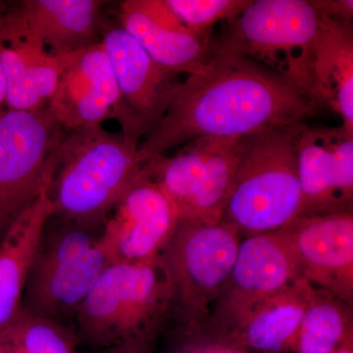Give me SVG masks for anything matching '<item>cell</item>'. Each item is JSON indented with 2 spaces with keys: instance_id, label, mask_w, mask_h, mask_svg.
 <instances>
[{
  "instance_id": "cell-1",
  "label": "cell",
  "mask_w": 353,
  "mask_h": 353,
  "mask_svg": "<svg viewBox=\"0 0 353 353\" xmlns=\"http://www.w3.org/2000/svg\"><path fill=\"white\" fill-rule=\"evenodd\" d=\"M289 79L252 59L215 50L208 68L180 83L164 117L139 143L143 164L199 138H243L319 115Z\"/></svg>"
},
{
  "instance_id": "cell-2",
  "label": "cell",
  "mask_w": 353,
  "mask_h": 353,
  "mask_svg": "<svg viewBox=\"0 0 353 353\" xmlns=\"http://www.w3.org/2000/svg\"><path fill=\"white\" fill-rule=\"evenodd\" d=\"M139 143L99 126L65 132L51 179L52 217L102 230L114 208L143 173Z\"/></svg>"
},
{
  "instance_id": "cell-3",
  "label": "cell",
  "mask_w": 353,
  "mask_h": 353,
  "mask_svg": "<svg viewBox=\"0 0 353 353\" xmlns=\"http://www.w3.org/2000/svg\"><path fill=\"white\" fill-rule=\"evenodd\" d=\"M173 301L162 255L139 263L113 262L77 312L78 336L104 350L148 345L173 309Z\"/></svg>"
},
{
  "instance_id": "cell-4",
  "label": "cell",
  "mask_w": 353,
  "mask_h": 353,
  "mask_svg": "<svg viewBox=\"0 0 353 353\" xmlns=\"http://www.w3.org/2000/svg\"><path fill=\"white\" fill-rule=\"evenodd\" d=\"M294 126L241 139L222 221L236 227L241 239L274 233L299 217L301 185Z\"/></svg>"
},
{
  "instance_id": "cell-5",
  "label": "cell",
  "mask_w": 353,
  "mask_h": 353,
  "mask_svg": "<svg viewBox=\"0 0 353 353\" xmlns=\"http://www.w3.org/2000/svg\"><path fill=\"white\" fill-rule=\"evenodd\" d=\"M323 20L313 1L252 0L240 16L230 21L215 50L273 70L312 101V66Z\"/></svg>"
},
{
  "instance_id": "cell-6",
  "label": "cell",
  "mask_w": 353,
  "mask_h": 353,
  "mask_svg": "<svg viewBox=\"0 0 353 353\" xmlns=\"http://www.w3.org/2000/svg\"><path fill=\"white\" fill-rule=\"evenodd\" d=\"M241 138H199L170 157L146 162V175L175 209L179 222L219 224L239 161Z\"/></svg>"
},
{
  "instance_id": "cell-7",
  "label": "cell",
  "mask_w": 353,
  "mask_h": 353,
  "mask_svg": "<svg viewBox=\"0 0 353 353\" xmlns=\"http://www.w3.org/2000/svg\"><path fill=\"white\" fill-rule=\"evenodd\" d=\"M241 239L233 225L179 222L162 252L173 285V309L192 331L208 326L233 269Z\"/></svg>"
},
{
  "instance_id": "cell-8",
  "label": "cell",
  "mask_w": 353,
  "mask_h": 353,
  "mask_svg": "<svg viewBox=\"0 0 353 353\" xmlns=\"http://www.w3.org/2000/svg\"><path fill=\"white\" fill-rule=\"evenodd\" d=\"M64 134L48 108L0 116V241L50 183Z\"/></svg>"
},
{
  "instance_id": "cell-9",
  "label": "cell",
  "mask_w": 353,
  "mask_h": 353,
  "mask_svg": "<svg viewBox=\"0 0 353 353\" xmlns=\"http://www.w3.org/2000/svg\"><path fill=\"white\" fill-rule=\"evenodd\" d=\"M301 278L280 232L243 239L208 325L231 334L260 304Z\"/></svg>"
},
{
  "instance_id": "cell-10",
  "label": "cell",
  "mask_w": 353,
  "mask_h": 353,
  "mask_svg": "<svg viewBox=\"0 0 353 353\" xmlns=\"http://www.w3.org/2000/svg\"><path fill=\"white\" fill-rule=\"evenodd\" d=\"M301 185L299 216L352 212L353 132L343 127L296 126Z\"/></svg>"
},
{
  "instance_id": "cell-11",
  "label": "cell",
  "mask_w": 353,
  "mask_h": 353,
  "mask_svg": "<svg viewBox=\"0 0 353 353\" xmlns=\"http://www.w3.org/2000/svg\"><path fill=\"white\" fill-rule=\"evenodd\" d=\"M101 43L119 88L129 139L139 145L168 110L179 75L158 65L121 26L105 27Z\"/></svg>"
},
{
  "instance_id": "cell-12",
  "label": "cell",
  "mask_w": 353,
  "mask_h": 353,
  "mask_svg": "<svg viewBox=\"0 0 353 353\" xmlns=\"http://www.w3.org/2000/svg\"><path fill=\"white\" fill-rule=\"evenodd\" d=\"M279 232L301 278L352 305L353 213L299 216Z\"/></svg>"
},
{
  "instance_id": "cell-13",
  "label": "cell",
  "mask_w": 353,
  "mask_h": 353,
  "mask_svg": "<svg viewBox=\"0 0 353 353\" xmlns=\"http://www.w3.org/2000/svg\"><path fill=\"white\" fill-rule=\"evenodd\" d=\"M102 0H22L7 4L0 32L19 37L55 57H68L101 43Z\"/></svg>"
},
{
  "instance_id": "cell-14",
  "label": "cell",
  "mask_w": 353,
  "mask_h": 353,
  "mask_svg": "<svg viewBox=\"0 0 353 353\" xmlns=\"http://www.w3.org/2000/svg\"><path fill=\"white\" fill-rule=\"evenodd\" d=\"M178 225L175 209L143 170L104 223L101 241L113 262L150 261L162 254Z\"/></svg>"
},
{
  "instance_id": "cell-15",
  "label": "cell",
  "mask_w": 353,
  "mask_h": 353,
  "mask_svg": "<svg viewBox=\"0 0 353 353\" xmlns=\"http://www.w3.org/2000/svg\"><path fill=\"white\" fill-rule=\"evenodd\" d=\"M48 108L65 132L116 119L129 139V122L101 43L80 51L65 69Z\"/></svg>"
},
{
  "instance_id": "cell-16",
  "label": "cell",
  "mask_w": 353,
  "mask_h": 353,
  "mask_svg": "<svg viewBox=\"0 0 353 353\" xmlns=\"http://www.w3.org/2000/svg\"><path fill=\"white\" fill-rule=\"evenodd\" d=\"M113 263L99 243L80 259L43 267H32L21 308L38 317L62 323L77 312L101 274Z\"/></svg>"
},
{
  "instance_id": "cell-17",
  "label": "cell",
  "mask_w": 353,
  "mask_h": 353,
  "mask_svg": "<svg viewBox=\"0 0 353 353\" xmlns=\"http://www.w3.org/2000/svg\"><path fill=\"white\" fill-rule=\"evenodd\" d=\"M50 185L41 190L0 241V332L19 312L39 241L53 214Z\"/></svg>"
},
{
  "instance_id": "cell-18",
  "label": "cell",
  "mask_w": 353,
  "mask_h": 353,
  "mask_svg": "<svg viewBox=\"0 0 353 353\" xmlns=\"http://www.w3.org/2000/svg\"><path fill=\"white\" fill-rule=\"evenodd\" d=\"M76 54L55 57L27 39L0 32L7 109L38 111L48 108L62 74Z\"/></svg>"
},
{
  "instance_id": "cell-19",
  "label": "cell",
  "mask_w": 353,
  "mask_h": 353,
  "mask_svg": "<svg viewBox=\"0 0 353 353\" xmlns=\"http://www.w3.org/2000/svg\"><path fill=\"white\" fill-rule=\"evenodd\" d=\"M323 16L312 66L311 99L320 108L327 106L339 114L341 127L353 132L352 22Z\"/></svg>"
},
{
  "instance_id": "cell-20",
  "label": "cell",
  "mask_w": 353,
  "mask_h": 353,
  "mask_svg": "<svg viewBox=\"0 0 353 353\" xmlns=\"http://www.w3.org/2000/svg\"><path fill=\"white\" fill-rule=\"evenodd\" d=\"M119 12L121 27L158 65L176 75L202 73L214 57L215 43L211 38L155 24L132 6V0L121 2Z\"/></svg>"
},
{
  "instance_id": "cell-21",
  "label": "cell",
  "mask_w": 353,
  "mask_h": 353,
  "mask_svg": "<svg viewBox=\"0 0 353 353\" xmlns=\"http://www.w3.org/2000/svg\"><path fill=\"white\" fill-rule=\"evenodd\" d=\"M313 289L307 281L297 279L257 306L230 336L236 343L262 352L278 353L296 347Z\"/></svg>"
},
{
  "instance_id": "cell-22",
  "label": "cell",
  "mask_w": 353,
  "mask_h": 353,
  "mask_svg": "<svg viewBox=\"0 0 353 353\" xmlns=\"http://www.w3.org/2000/svg\"><path fill=\"white\" fill-rule=\"evenodd\" d=\"M352 305L315 288L297 336V353H334L353 333Z\"/></svg>"
},
{
  "instance_id": "cell-23",
  "label": "cell",
  "mask_w": 353,
  "mask_h": 353,
  "mask_svg": "<svg viewBox=\"0 0 353 353\" xmlns=\"http://www.w3.org/2000/svg\"><path fill=\"white\" fill-rule=\"evenodd\" d=\"M0 347L6 353H78L77 336L64 324L22 308L0 332Z\"/></svg>"
},
{
  "instance_id": "cell-24",
  "label": "cell",
  "mask_w": 353,
  "mask_h": 353,
  "mask_svg": "<svg viewBox=\"0 0 353 353\" xmlns=\"http://www.w3.org/2000/svg\"><path fill=\"white\" fill-rule=\"evenodd\" d=\"M252 0H166L183 27L201 38H211L217 23L234 20Z\"/></svg>"
},
{
  "instance_id": "cell-25",
  "label": "cell",
  "mask_w": 353,
  "mask_h": 353,
  "mask_svg": "<svg viewBox=\"0 0 353 353\" xmlns=\"http://www.w3.org/2000/svg\"><path fill=\"white\" fill-rule=\"evenodd\" d=\"M132 3L155 24L176 31H188L166 3V0H132Z\"/></svg>"
},
{
  "instance_id": "cell-26",
  "label": "cell",
  "mask_w": 353,
  "mask_h": 353,
  "mask_svg": "<svg viewBox=\"0 0 353 353\" xmlns=\"http://www.w3.org/2000/svg\"><path fill=\"white\" fill-rule=\"evenodd\" d=\"M313 2L323 14L332 19L352 22V0H315Z\"/></svg>"
},
{
  "instance_id": "cell-27",
  "label": "cell",
  "mask_w": 353,
  "mask_h": 353,
  "mask_svg": "<svg viewBox=\"0 0 353 353\" xmlns=\"http://www.w3.org/2000/svg\"><path fill=\"white\" fill-rule=\"evenodd\" d=\"M106 353H148V345H127L108 348Z\"/></svg>"
},
{
  "instance_id": "cell-28",
  "label": "cell",
  "mask_w": 353,
  "mask_h": 353,
  "mask_svg": "<svg viewBox=\"0 0 353 353\" xmlns=\"http://www.w3.org/2000/svg\"><path fill=\"white\" fill-rule=\"evenodd\" d=\"M6 99L7 85L6 75H4L3 69H2V65L0 63V116L8 110V109H7Z\"/></svg>"
},
{
  "instance_id": "cell-29",
  "label": "cell",
  "mask_w": 353,
  "mask_h": 353,
  "mask_svg": "<svg viewBox=\"0 0 353 353\" xmlns=\"http://www.w3.org/2000/svg\"><path fill=\"white\" fill-rule=\"evenodd\" d=\"M334 353H353V333L348 334Z\"/></svg>"
},
{
  "instance_id": "cell-30",
  "label": "cell",
  "mask_w": 353,
  "mask_h": 353,
  "mask_svg": "<svg viewBox=\"0 0 353 353\" xmlns=\"http://www.w3.org/2000/svg\"><path fill=\"white\" fill-rule=\"evenodd\" d=\"M7 7L6 2L0 1V17H1L2 13L4 12Z\"/></svg>"
},
{
  "instance_id": "cell-31",
  "label": "cell",
  "mask_w": 353,
  "mask_h": 353,
  "mask_svg": "<svg viewBox=\"0 0 353 353\" xmlns=\"http://www.w3.org/2000/svg\"><path fill=\"white\" fill-rule=\"evenodd\" d=\"M0 353H6L3 350H2V347H0Z\"/></svg>"
}]
</instances>
